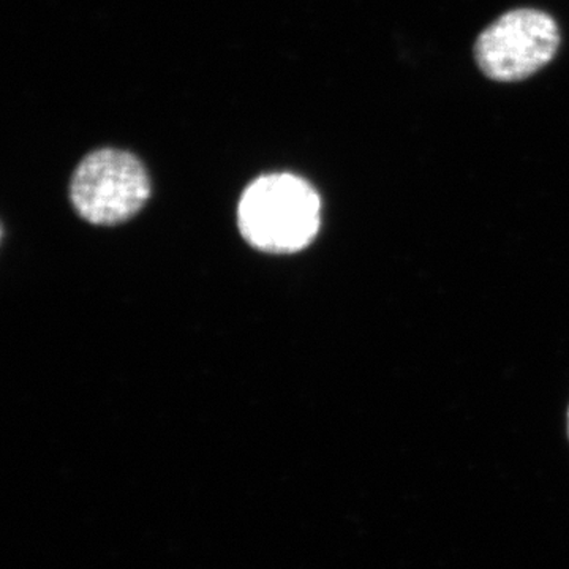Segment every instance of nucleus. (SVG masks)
Wrapping results in <instances>:
<instances>
[{"label": "nucleus", "mask_w": 569, "mask_h": 569, "mask_svg": "<svg viewBox=\"0 0 569 569\" xmlns=\"http://www.w3.org/2000/svg\"><path fill=\"white\" fill-rule=\"evenodd\" d=\"M151 194L148 171L130 152L102 149L89 153L74 171L70 200L92 224H119L141 211Z\"/></svg>", "instance_id": "2"}, {"label": "nucleus", "mask_w": 569, "mask_h": 569, "mask_svg": "<svg viewBox=\"0 0 569 569\" xmlns=\"http://www.w3.org/2000/svg\"><path fill=\"white\" fill-rule=\"evenodd\" d=\"M559 47V26L550 14L519 9L501 14L479 36L475 59L490 80L515 82L548 66Z\"/></svg>", "instance_id": "3"}, {"label": "nucleus", "mask_w": 569, "mask_h": 569, "mask_svg": "<svg viewBox=\"0 0 569 569\" xmlns=\"http://www.w3.org/2000/svg\"><path fill=\"white\" fill-rule=\"evenodd\" d=\"M317 190L298 176L266 174L247 187L238 208L242 238L268 253L306 249L320 230Z\"/></svg>", "instance_id": "1"}]
</instances>
